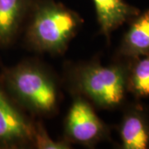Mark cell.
I'll list each match as a JSON object with an SVG mask.
<instances>
[{
	"label": "cell",
	"mask_w": 149,
	"mask_h": 149,
	"mask_svg": "<svg viewBox=\"0 0 149 149\" xmlns=\"http://www.w3.org/2000/svg\"><path fill=\"white\" fill-rule=\"evenodd\" d=\"M128 72V89L139 97L149 96V53L135 58Z\"/></svg>",
	"instance_id": "cell-10"
},
{
	"label": "cell",
	"mask_w": 149,
	"mask_h": 149,
	"mask_svg": "<svg viewBox=\"0 0 149 149\" xmlns=\"http://www.w3.org/2000/svg\"><path fill=\"white\" fill-rule=\"evenodd\" d=\"M32 146L37 149H70L71 143L67 140L56 141L49 136L42 123L34 122Z\"/></svg>",
	"instance_id": "cell-11"
},
{
	"label": "cell",
	"mask_w": 149,
	"mask_h": 149,
	"mask_svg": "<svg viewBox=\"0 0 149 149\" xmlns=\"http://www.w3.org/2000/svg\"><path fill=\"white\" fill-rule=\"evenodd\" d=\"M107 134V126L93 105L84 98L74 95L65 120V140L89 147L105 139Z\"/></svg>",
	"instance_id": "cell-4"
},
{
	"label": "cell",
	"mask_w": 149,
	"mask_h": 149,
	"mask_svg": "<svg viewBox=\"0 0 149 149\" xmlns=\"http://www.w3.org/2000/svg\"><path fill=\"white\" fill-rule=\"evenodd\" d=\"M120 137L125 149H146L149 146V128L143 115L137 110L128 112L120 126Z\"/></svg>",
	"instance_id": "cell-9"
},
{
	"label": "cell",
	"mask_w": 149,
	"mask_h": 149,
	"mask_svg": "<svg viewBox=\"0 0 149 149\" xmlns=\"http://www.w3.org/2000/svg\"><path fill=\"white\" fill-rule=\"evenodd\" d=\"M26 42L42 53L62 54L83 23L81 17L53 0H36L27 20Z\"/></svg>",
	"instance_id": "cell-1"
},
{
	"label": "cell",
	"mask_w": 149,
	"mask_h": 149,
	"mask_svg": "<svg viewBox=\"0 0 149 149\" xmlns=\"http://www.w3.org/2000/svg\"><path fill=\"white\" fill-rule=\"evenodd\" d=\"M0 81V148L32 146L33 123L22 112Z\"/></svg>",
	"instance_id": "cell-5"
},
{
	"label": "cell",
	"mask_w": 149,
	"mask_h": 149,
	"mask_svg": "<svg viewBox=\"0 0 149 149\" xmlns=\"http://www.w3.org/2000/svg\"><path fill=\"white\" fill-rule=\"evenodd\" d=\"M128 72L123 65H103L91 61L74 66L67 79L74 95L84 98L92 105L110 109L122 103L128 89Z\"/></svg>",
	"instance_id": "cell-3"
},
{
	"label": "cell",
	"mask_w": 149,
	"mask_h": 149,
	"mask_svg": "<svg viewBox=\"0 0 149 149\" xmlns=\"http://www.w3.org/2000/svg\"><path fill=\"white\" fill-rule=\"evenodd\" d=\"M3 85L20 107L32 113L50 116L58 108V85L53 74L35 61H23L3 74Z\"/></svg>",
	"instance_id": "cell-2"
},
{
	"label": "cell",
	"mask_w": 149,
	"mask_h": 149,
	"mask_svg": "<svg viewBox=\"0 0 149 149\" xmlns=\"http://www.w3.org/2000/svg\"><path fill=\"white\" fill-rule=\"evenodd\" d=\"M101 32L109 38L113 31L133 18L139 11L124 0H93Z\"/></svg>",
	"instance_id": "cell-7"
},
{
	"label": "cell",
	"mask_w": 149,
	"mask_h": 149,
	"mask_svg": "<svg viewBox=\"0 0 149 149\" xmlns=\"http://www.w3.org/2000/svg\"><path fill=\"white\" fill-rule=\"evenodd\" d=\"M36 0H0V47L13 42L27 21Z\"/></svg>",
	"instance_id": "cell-6"
},
{
	"label": "cell",
	"mask_w": 149,
	"mask_h": 149,
	"mask_svg": "<svg viewBox=\"0 0 149 149\" xmlns=\"http://www.w3.org/2000/svg\"><path fill=\"white\" fill-rule=\"evenodd\" d=\"M133 18L123 39L120 54L135 59L149 53V10Z\"/></svg>",
	"instance_id": "cell-8"
}]
</instances>
